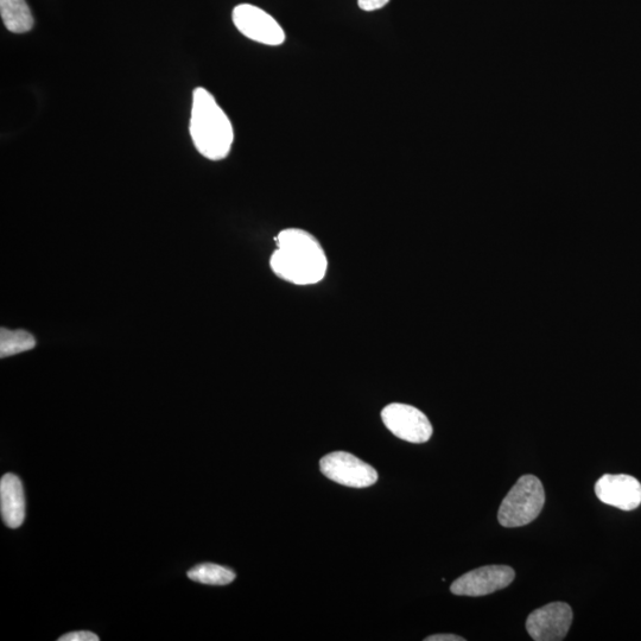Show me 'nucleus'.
<instances>
[{
  "mask_svg": "<svg viewBox=\"0 0 641 641\" xmlns=\"http://www.w3.org/2000/svg\"><path fill=\"white\" fill-rule=\"evenodd\" d=\"M0 16L11 33H28L34 27L33 15L25 0H0Z\"/></svg>",
  "mask_w": 641,
  "mask_h": 641,
  "instance_id": "nucleus-11",
  "label": "nucleus"
},
{
  "mask_svg": "<svg viewBox=\"0 0 641 641\" xmlns=\"http://www.w3.org/2000/svg\"><path fill=\"white\" fill-rule=\"evenodd\" d=\"M270 266L275 275L295 285H314L326 277L328 259L319 240L302 228H285L276 238Z\"/></svg>",
  "mask_w": 641,
  "mask_h": 641,
  "instance_id": "nucleus-1",
  "label": "nucleus"
},
{
  "mask_svg": "<svg viewBox=\"0 0 641 641\" xmlns=\"http://www.w3.org/2000/svg\"><path fill=\"white\" fill-rule=\"evenodd\" d=\"M323 475L336 484L353 487H370L378 481L376 469L349 453L328 454L320 462Z\"/></svg>",
  "mask_w": 641,
  "mask_h": 641,
  "instance_id": "nucleus-6",
  "label": "nucleus"
},
{
  "mask_svg": "<svg viewBox=\"0 0 641 641\" xmlns=\"http://www.w3.org/2000/svg\"><path fill=\"white\" fill-rule=\"evenodd\" d=\"M97 634L88 631H79L65 634L59 641H99Z\"/></svg>",
  "mask_w": 641,
  "mask_h": 641,
  "instance_id": "nucleus-14",
  "label": "nucleus"
},
{
  "mask_svg": "<svg viewBox=\"0 0 641 641\" xmlns=\"http://www.w3.org/2000/svg\"><path fill=\"white\" fill-rule=\"evenodd\" d=\"M382 420L393 435L410 443H425L433 435V425L421 410L408 404L392 403L382 411Z\"/></svg>",
  "mask_w": 641,
  "mask_h": 641,
  "instance_id": "nucleus-5",
  "label": "nucleus"
},
{
  "mask_svg": "<svg viewBox=\"0 0 641 641\" xmlns=\"http://www.w3.org/2000/svg\"><path fill=\"white\" fill-rule=\"evenodd\" d=\"M190 136L196 150L211 161H222L230 155L234 129L230 118L206 88L193 93Z\"/></svg>",
  "mask_w": 641,
  "mask_h": 641,
  "instance_id": "nucleus-2",
  "label": "nucleus"
},
{
  "mask_svg": "<svg viewBox=\"0 0 641 641\" xmlns=\"http://www.w3.org/2000/svg\"><path fill=\"white\" fill-rule=\"evenodd\" d=\"M602 503L623 511H633L641 504L640 482L626 474H606L595 485Z\"/></svg>",
  "mask_w": 641,
  "mask_h": 641,
  "instance_id": "nucleus-9",
  "label": "nucleus"
},
{
  "mask_svg": "<svg viewBox=\"0 0 641 641\" xmlns=\"http://www.w3.org/2000/svg\"><path fill=\"white\" fill-rule=\"evenodd\" d=\"M545 492L535 475H524L500 505L498 519L504 528H519L535 520L543 510Z\"/></svg>",
  "mask_w": 641,
  "mask_h": 641,
  "instance_id": "nucleus-3",
  "label": "nucleus"
},
{
  "mask_svg": "<svg viewBox=\"0 0 641 641\" xmlns=\"http://www.w3.org/2000/svg\"><path fill=\"white\" fill-rule=\"evenodd\" d=\"M573 623V611L566 602H552L536 609L526 620V630L536 641H561Z\"/></svg>",
  "mask_w": 641,
  "mask_h": 641,
  "instance_id": "nucleus-7",
  "label": "nucleus"
},
{
  "mask_svg": "<svg viewBox=\"0 0 641 641\" xmlns=\"http://www.w3.org/2000/svg\"><path fill=\"white\" fill-rule=\"evenodd\" d=\"M0 511L6 526L17 529L25 519V495L21 479L6 474L0 481Z\"/></svg>",
  "mask_w": 641,
  "mask_h": 641,
  "instance_id": "nucleus-10",
  "label": "nucleus"
},
{
  "mask_svg": "<svg viewBox=\"0 0 641 641\" xmlns=\"http://www.w3.org/2000/svg\"><path fill=\"white\" fill-rule=\"evenodd\" d=\"M36 346L33 335L25 330L2 329L0 332V357L8 358L12 355L30 351Z\"/></svg>",
  "mask_w": 641,
  "mask_h": 641,
  "instance_id": "nucleus-13",
  "label": "nucleus"
},
{
  "mask_svg": "<svg viewBox=\"0 0 641 641\" xmlns=\"http://www.w3.org/2000/svg\"><path fill=\"white\" fill-rule=\"evenodd\" d=\"M232 19L236 28L245 37L264 46L279 47L287 35L274 17L251 4H240L233 10Z\"/></svg>",
  "mask_w": 641,
  "mask_h": 641,
  "instance_id": "nucleus-4",
  "label": "nucleus"
},
{
  "mask_svg": "<svg viewBox=\"0 0 641 641\" xmlns=\"http://www.w3.org/2000/svg\"><path fill=\"white\" fill-rule=\"evenodd\" d=\"M188 577L194 582L209 586H227L236 580L233 570L212 563L200 564L190 569Z\"/></svg>",
  "mask_w": 641,
  "mask_h": 641,
  "instance_id": "nucleus-12",
  "label": "nucleus"
},
{
  "mask_svg": "<svg viewBox=\"0 0 641 641\" xmlns=\"http://www.w3.org/2000/svg\"><path fill=\"white\" fill-rule=\"evenodd\" d=\"M465 638L455 636V634H436L425 639V641H465Z\"/></svg>",
  "mask_w": 641,
  "mask_h": 641,
  "instance_id": "nucleus-16",
  "label": "nucleus"
},
{
  "mask_svg": "<svg viewBox=\"0 0 641 641\" xmlns=\"http://www.w3.org/2000/svg\"><path fill=\"white\" fill-rule=\"evenodd\" d=\"M514 570L507 566H487L469 571V573L459 577L450 590L459 596H479L490 595L498 590L509 587L514 580Z\"/></svg>",
  "mask_w": 641,
  "mask_h": 641,
  "instance_id": "nucleus-8",
  "label": "nucleus"
},
{
  "mask_svg": "<svg viewBox=\"0 0 641 641\" xmlns=\"http://www.w3.org/2000/svg\"><path fill=\"white\" fill-rule=\"evenodd\" d=\"M390 0H358L359 8L366 12H373L385 8Z\"/></svg>",
  "mask_w": 641,
  "mask_h": 641,
  "instance_id": "nucleus-15",
  "label": "nucleus"
}]
</instances>
